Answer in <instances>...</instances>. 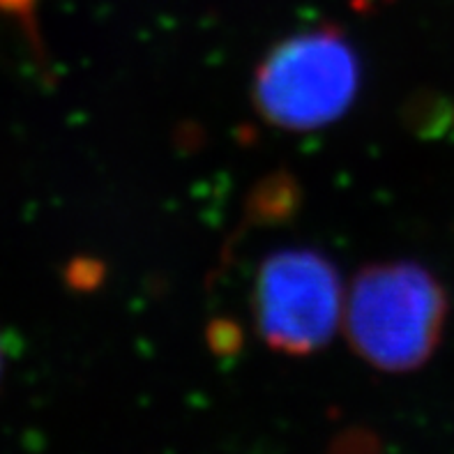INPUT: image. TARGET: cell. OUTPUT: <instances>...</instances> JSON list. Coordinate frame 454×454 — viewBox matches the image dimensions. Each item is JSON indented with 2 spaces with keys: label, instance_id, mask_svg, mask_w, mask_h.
I'll list each match as a JSON object with an SVG mask.
<instances>
[{
  "label": "cell",
  "instance_id": "1",
  "mask_svg": "<svg viewBox=\"0 0 454 454\" xmlns=\"http://www.w3.org/2000/svg\"><path fill=\"white\" fill-rule=\"evenodd\" d=\"M448 318V295L432 272L411 261L357 272L344 302V328L369 367L403 374L434 356Z\"/></svg>",
  "mask_w": 454,
  "mask_h": 454
},
{
  "label": "cell",
  "instance_id": "2",
  "mask_svg": "<svg viewBox=\"0 0 454 454\" xmlns=\"http://www.w3.org/2000/svg\"><path fill=\"white\" fill-rule=\"evenodd\" d=\"M360 88V60L333 26L286 37L261 60L254 104L270 125L311 132L348 111Z\"/></svg>",
  "mask_w": 454,
  "mask_h": 454
},
{
  "label": "cell",
  "instance_id": "3",
  "mask_svg": "<svg viewBox=\"0 0 454 454\" xmlns=\"http://www.w3.org/2000/svg\"><path fill=\"white\" fill-rule=\"evenodd\" d=\"M341 277L314 249H282L261 263L254 318L270 348L288 356L321 351L344 318Z\"/></svg>",
  "mask_w": 454,
  "mask_h": 454
},
{
  "label": "cell",
  "instance_id": "4",
  "mask_svg": "<svg viewBox=\"0 0 454 454\" xmlns=\"http://www.w3.org/2000/svg\"><path fill=\"white\" fill-rule=\"evenodd\" d=\"M0 369H3V351H0Z\"/></svg>",
  "mask_w": 454,
  "mask_h": 454
}]
</instances>
